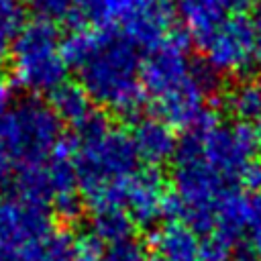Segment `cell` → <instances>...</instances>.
Instances as JSON below:
<instances>
[{
    "label": "cell",
    "instance_id": "cell-1",
    "mask_svg": "<svg viewBox=\"0 0 261 261\" xmlns=\"http://www.w3.org/2000/svg\"><path fill=\"white\" fill-rule=\"evenodd\" d=\"M63 53L92 102L120 116H135L141 110L143 59L120 33L75 31L63 39Z\"/></svg>",
    "mask_w": 261,
    "mask_h": 261
},
{
    "label": "cell",
    "instance_id": "cell-2",
    "mask_svg": "<svg viewBox=\"0 0 261 261\" xmlns=\"http://www.w3.org/2000/svg\"><path fill=\"white\" fill-rule=\"evenodd\" d=\"M141 82L157 118L171 128L194 130L218 120L210 106L214 73L194 63L179 35H169L149 49L141 63Z\"/></svg>",
    "mask_w": 261,
    "mask_h": 261
},
{
    "label": "cell",
    "instance_id": "cell-3",
    "mask_svg": "<svg viewBox=\"0 0 261 261\" xmlns=\"http://www.w3.org/2000/svg\"><path fill=\"white\" fill-rule=\"evenodd\" d=\"M137 161L130 137L120 128L110 126L100 135L73 139L77 188L92 212L124 208L126 181L137 171Z\"/></svg>",
    "mask_w": 261,
    "mask_h": 261
},
{
    "label": "cell",
    "instance_id": "cell-4",
    "mask_svg": "<svg viewBox=\"0 0 261 261\" xmlns=\"http://www.w3.org/2000/svg\"><path fill=\"white\" fill-rule=\"evenodd\" d=\"M259 137L247 122H210L188 130L177 141L175 157L196 159L230 188L261 190V163H257ZM173 157V159H175Z\"/></svg>",
    "mask_w": 261,
    "mask_h": 261
},
{
    "label": "cell",
    "instance_id": "cell-5",
    "mask_svg": "<svg viewBox=\"0 0 261 261\" xmlns=\"http://www.w3.org/2000/svg\"><path fill=\"white\" fill-rule=\"evenodd\" d=\"M63 39L45 18L22 24L10 45V69L14 82L33 94H51L67 75Z\"/></svg>",
    "mask_w": 261,
    "mask_h": 261
},
{
    "label": "cell",
    "instance_id": "cell-6",
    "mask_svg": "<svg viewBox=\"0 0 261 261\" xmlns=\"http://www.w3.org/2000/svg\"><path fill=\"white\" fill-rule=\"evenodd\" d=\"M173 12L171 0H90L88 20L100 31L120 29L135 47L153 49L171 35Z\"/></svg>",
    "mask_w": 261,
    "mask_h": 261
},
{
    "label": "cell",
    "instance_id": "cell-7",
    "mask_svg": "<svg viewBox=\"0 0 261 261\" xmlns=\"http://www.w3.org/2000/svg\"><path fill=\"white\" fill-rule=\"evenodd\" d=\"M61 120L35 98L14 104L0 122V143L20 165L45 161L61 143Z\"/></svg>",
    "mask_w": 261,
    "mask_h": 261
},
{
    "label": "cell",
    "instance_id": "cell-8",
    "mask_svg": "<svg viewBox=\"0 0 261 261\" xmlns=\"http://www.w3.org/2000/svg\"><path fill=\"white\" fill-rule=\"evenodd\" d=\"M51 230L53 218L47 206L14 194L0 198V251L14 253L22 261H35Z\"/></svg>",
    "mask_w": 261,
    "mask_h": 261
},
{
    "label": "cell",
    "instance_id": "cell-9",
    "mask_svg": "<svg viewBox=\"0 0 261 261\" xmlns=\"http://www.w3.org/2000/svg\"><path fill=\"white\" fill-rule=\"evenodd\" d=\"M257 29L247 16H232L214 27L198 41L204 61L212 73L239 75L257 57Z\"/></svg>",
    "mask_w": 261,
    "mask_h": 261
},
{
    "label": "cell",
    "instance_id": "cell-10",
    "mask_svg": "<svg viewBox=\"0 0 261 261\" xmlns=\"http://www.w3.org/2000/svg\"><path fill=\"white\" fill-rule=\"evenodd\" d=\"M124 210L135 224H153L163 216L175 218V198L157 167L137 169L128 177Z\"/></svg>",
    "mask_w": 261,
    "mask_h": 261
},
{
    "label": "cell",
    "instance_id": "cell-11",
    "mask_svg": "<svg viewBox=\"0 0 261 261\" xmlns=\"http://www.w3.org/2000/svg\"><path fill=\"white\" fill-rule=\"evenodd\" d=\"M257 2L259 0H173V6L198 43L214 27L226 18L241 16Z\"/></svg>",
    "mask_w": 261,
    "mask_h": 261
},
{
    "label": "cell",
    "instance_id": "cell-12",
    "mask_svg": "<svg viewBox=\"0 0 261 261\" xmlns=\"http://www.w3.org/2000/svg\"><path fill=\"white\" fill-rule=\"evenodd\" d=\"M128 137L139 161L147 163L149 167L163 165L175 157L177 137L173 135V128L157 116L139 118L133 124Z\"/></svg>",
    "mask_w": 261,
    "mask_h": 261
},
{
    "label": "cell",
    "instance_id": "cell-13",
    "mask_svg": "<svg viewBox=\"0 0 261 261\" xmlns=\"http://www.w3.org/2000/svg\"><path fill=\"white\" fill-rule=\"evenodd\" d=\"M202 237L181 220H169L149 234L151 255L161 261H200Z\"/></svg>",
    "mask_w": 261,
    "mask_h": 261
},
{
    "label": "cell",
    "instance_id": "cell-14",
    "mask_svg": "<svg viewBox=\"0 0 261 261\" xmlns=\"http://www.w3.org/2000/svg\"><path fill=\"white\" fill-rule=\"evenodd\" d=\"M247 228H249V198H245L241 190H232L220 198L214 212V226L210 232L234 245L237 241L247 237Z\"/></svg>",
    "mask_w": 261,
    "mask_h": 261
},
{
    "label": "cell",
    "instance_id": "cell-15",
    "mask_svg": "<svg viewBox=\"0 0 261 261\" xmlns=\"http://www.w3.org/2000/svg\"><path fill=\"white\" fill-rule=\"evenodd\" d=\"M49 98H51L49 106L53 108L57 118L61 122H69L71 126L82 122L94 110V102L90 100V96L80 84L65 82L55 92H51Z\"/></svg>",
    "mask_w": 261,
    "mask_h": 261
},
{
    "label": "cell",
    "instance_id": "cell-16",
    "mask_svg": "<svg viewBox=\"0 0 261 261\" xmlns=\"http://www.w3.org/2000/svg\"><path fill=\"white\" fill-rule=\"evenodd\" d=\"M90 234L100 241L102 245H116L122 241L133 239L135 220L128 216L124 208H110V210H98L90 218Z\"/></svg>",
    "mask_w": 261,
    "mask_h": 261
},
{
    "label": "cell",
    "instance_id": "cell-17",
    "mask_svg": "<svg viewBox=\"0 0 261 261\" xmlns=\"http://www.w3.org/2000/svg\"><path fill=\"white\" fill-rule=\"evenodd\" d=\"M14 196L43 206L51 204V188L45 161L18 167V171L14 173Z\"/></svg>",
    "mask_w": 261,
    "mask_h": 261
},
{
    "label": "cell",
    "instance_id": "cell-18",
    "mask_svg": "<svg viewBox=\"0 0 261 261\" xmlns=\"http://www.w3.org/2000/svg\"><path fill=\"white\" fill-rule=\"evenodd\" d=\"M41 18L49 22H88L90 0H33Z\"/></svg>",
    "mask_w": 261,
    "mask_h": 261
},
{
    "label": "cell",
    "instance_id": "cell-19",
    "mask_svg": "<svg viewBox=\"0 0 261 261\" xmlns=\"http://www.w3.org/2000/svg\"><path fill=\"white\" fill-rule=\"evenodd\" d=\"M228 108L243 120H255L261 112V84L243 82L228 96Z\"/></svg>",
    "mask_w": 261,
    "mask_h": 261
},
{
    "label": "cell",
    "instance_id": "cell-20",
    "mask_svg": "<svg viewBox=\"0 0 261 261\" xmlns=\"http://www.w3.org/2000/svg\"><path fill=\"white\" fill-rule=\"evenodd\" d=\"M77 239L65 228H53L43 241L35 261H75Z\"/></svg>",
    "mask_w": 261,
    "mask_h": 261
},
{
    "label": "cell",
    "instance_id": "cell-21",
    "mask_svg": "<svg viewBox=\"0 0 261 261\" xmlns=\"http://www.w3.org/2000/svg\"><path fill=\"white\" fill-rule=\"evenodd\" d=\"M20 18L18 0H0V57L10 51L12 39L20 29Z\"/></svg>",
    "mask_w": 261,
    "mask_h": 261
},
{
    "label": "cell",
    "instance_id": "cell-22",
    "mask_svg": "<svg viewBox=\"0 0 261 261\" xmlns=\"http://www.w3.org/2000/svg\"><path fill=\"white\" fill-rule=\"evenodd\" d=\"M251 255L261 259V190L253 192L249 198V228H247Z\"/></svg>",
    "mask_w": 261,
    "mask_h": 261
},
{
    "label": "cell",
    "instance_id": "cell-23",
    "mask_svg": "<svg viewBox=\"0 0 261 261\" xmlns=\"http://www.w3.org/2000/svg\"><path fill=\"white\" fill-rule=\"evenodd\" d=\"M232 243H228L226 239L208 232L202 237L200 243V261H230L232 257Z\"/></svg>",
    "mask_w": 261,
    "mask_h": 261
},
{
    "label": "cell",
    "instance_id": "cell-24",
    "mask_svg": "<svg viewBox=\"0 0 261 261\" xmlns=\"http://www.w3.org/2000/svg\"><path fill=\"white\" fill-rule=\"evenodd\" d=\"M147 259H149V255H147L145 247L141 243H137L135 239L110 245L102 257V261H147Z\"/></svg>",
    "mask_w": 261,
    "mask_h": 261
},
{
    "label": "cell",
    "instance_id": "cell-25",
    "mask_svg": "<svg viewBox=\"0 0 261 261\" xmlns=\"http://www.w3.org/2000/svg\"><path fill=\"white\" fill-rule=\"evenodd\" d=\"M12 175H14V161L4 149V145L0 143V188H4Z\"/></svg>",
    "mask_w": 261,
    "mask_h": 261
},
{
    "label": "cell",
    "instance_id": "cell-26",
    "mask_svg": "<svg viewBox=\"0 0 261 261\" xmlns=\"http://www.w3.org/2000/svg\"><path fill=\"white\" fill-rule=\"evenodd\" d=\"M12 108V92L8 86L0 84V122L6 116V112Z\"/></svg>",
    "mask_w": 261,
    "mask_h": 261
},
{
    "label": "cell",
    "instance_id": "cell-27",
    "mask_svg": "<svg viewBox=\"0 0 261 261\" xmlns=\"http://www.w3.org/2000/svg\"><path fill=\"white\" fill-rule=\"evenodd\" d=\"M253 22H255V29H257V63H259V69H261V12L257 14V18H253Z\"/></svg>",
    "mask_w": 261,
    "mask_h": 261
},
{
    "label": "cell",
    "instance_id": "cell-28",
    "mask_svg": "<svg viewBox=\"0 0 261 261\" xmlns=\"http://www.w3.org/2000/svg\"><path fill=\"white\" fill-rule=\"evenodd\" d=\"M0 261H22L18 255L8 253V251H0Z\"/></svg>",
    "mask_w": 261,
    "mask_h": 261
},
{
    "label": "cell",
    "instance_id": "cell-29",
    "mask_svg": "<svg viewBox=\"0 0 261 261\" xmlns=\"http://www.w3.org/2000/svg\"><path fill=\"white\" fill-rule=\"evenodd\" d=\"M255 133H257V137H259V141H261V112H259V116L255 118Z\"/></svg>",
    "mask_w": 261,
    "mask_h": 261
},
{
    "label": "cell",
    "instance_id": "cell-30",
    "mask_svg": "<svg viewBox=\"0 0 261 261\" xmlns=\"http://www.w3.org/2000/svg\"><path fill=\"white\" fill-rule=\"evenodd\" d=\"M234 261H261V259H257L255 255H241V257H237Z\"/></svg>",
    "mask_w": 261,
    "mask_h": 261
},
{
    "label": "cell",
    "instance_id": "cell-31",
    "mask_svg": "<svg viewBox=\"0 0 261 261\" xmlns=\"http://www.w3.org/2000/svg\"><path fill=\"white\" fill-rule=\"evenodd\" d=\"M31 2H33V0H31Z\"/></svg>",
    "mask_w": 261,
    "mask_h": 261
}]
</instances>
